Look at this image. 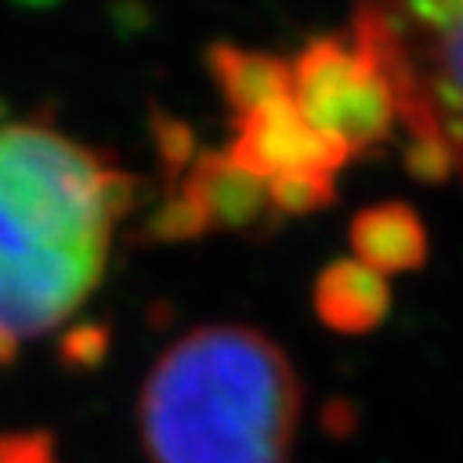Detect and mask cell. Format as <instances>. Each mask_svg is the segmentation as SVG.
Instances as JSON below:
<instances>
[{"label": "cell", "instance_id": "11", "mask_svg": "<svg viewBox=\"0 0 463 463\" xmlns=\"http://www.w3.org/2000/svg\"><path fill=\"white\" fill-rule=\"evenodd\" d=\"M206 231H210L206 220L199 216V210L183 193L175 199H168L165 206H158L155 216L148 220V227H145V233H151L162 244H168V241H193V237H203Z\"/></svg>", "mask_w": 463, "mask_h": 463}, {"label": "cell", "instance_id": "5", "mask_svg": "<svg viewBox=\"0 0 463 463\" xmlns=\"http://www.w3.org/2000/svg\"><path fill=\"white\" fill-rule=\"evenodd\" d=\"M227 155L265 183L281 175H336L354 158L340 141L306 124L292 93L233 114Z\"/></svg>", "mask_w": 463, "mask_h": 463}, {"label": "cell", "instance_id": "10", "mask_svg": "<svg viewBox=\"0 0 463 463\" xmlns=\"http://www.w3.org/2000/svg\"><path fill=\"white\" fill-rule=\"evenodd\" d=\"M279 213H313L333 199V175H281L268 183Z\"/></svg>", "mask_w": 463, "mask_h": 463}, {"label": "cell", "instance_id": "3", "mask_svg": "<svg viewBox=\"0 0 463 463\" xmlns=\"http://www.w3.org/2000/svg\"><path fill=\"white\" fill-rule=\"evenodd\" d=\"M354 34L384 72L412 137L447 145L463 175V17L426 0H357Z\"/></svg>", "mask_w": 463, "mask_h": 463}, {"label": "cell", "instance_id": "14", "mask_svg": "<svg viewBox=\"0 0 463 463\" xmlns=\"http://www.w3.org/2000/svg\"><path fill=\"white\" fill-rule=\"evenodd\" d=\"M107 347H110V333L90 323V326H76L62 340V357L72 367H93L107 357Z\"/></svg>", "mask_w": 463, "mask_h": 463}, {"label": "cell", "instance_id": "8", "mask_svg": "<svg viewBox=\"0 0 463 463\" xmlns=\"http://www.w3.org/2000/svg\"><path fill=\"white\" fill-rule=\"evenodd\" d=\"M350 248L357 261L388 275H405L426 265L430 237L422 220L405 203H381L367 206L350 223Z\"/></svg>", "mask_w": 463, "mask_h": 463}, {"label": "cell", "instance_id": "2", "mask_svg": "<svg viewBox=\"0 0 463 463\" xmlns=\"http://www.w3.org/2000/svg\"><path fill=\"white\" fill-rule=\"evenodd\" d=\"M302 381L285 350L254 326L216 323L155 361L137 402L151 463H288Z\"/></svg>", "mask_w": 463, "mask_h": 463}, {"label": "cell", "instance_id": "9", "mask_svg": "<svg viewBox=\"0 0 463 463\" xmlns=\"http://www.w3.org/2000/svg\"><path fill=\"white\" fill-rule=\"evenodd\" d=\"M210 62H213L216 83L233 107V114L292 93V66L279 55L216 45L210 52Z\"/></svg>", "mask_w": 463, "mask_h": 463}, {"label": "cell", "instance_id": "12", "mask_svg": "<svg viewBox=\"0 0 463 463\" xmlns=\"http://www.w3.org/2000/svg\"><path fill=\"white\" fill-rule=\"evenodd\" d=\"M405 168L412 172L419 183H443L453 175V155L447 145L430 141V137H412V145L405 148Z\"/></svg>", "mask_w": 463, "mask_h": 463}, {"label": "cell", "instance_id": "1", "mask_svg": "<svg viewBox=\"0 0 463 463\" xmlns=\"http://www.w3.org/2000/svg\"><path fill=\"white\" fill-rule=\"evenodd\" d=\"M134 183L66 134L0 128V333L28 340L93 296Z\"/></svg>", "mask_w": 463, "mask_h": 463}, {"label": "cell", "instance_id": "7", "mask_svg": "<svg viewBox=\"0 0 463 463\" xmlns=\"http://www.w3.org/2000/svg\"><path fill=\"white\" fill-rule=\"evenodd\" d=\"M313 309L323 326L344 336L378 330L392 309V285L388 279L367 268L357 258L333 261L319 271L313 288Z\"/></svg>", "mask_w": 463, "mask_h": 463}, {"label": "cell", "instance_id": "13", "mask_svg": "<svg viewBox=\"0 0 463 463\" xmlns=\"http://www.w3.org/2000/svg\"><path fill=\"white\" fill-rule=\"evenodd\" d=\"M0 463H59L52 432H0Z\"/></svg>", "mask_w": 463, "mask_h": 463}, {"label": "cell", "instance_id": "4", "mask_svg": "<svg viewBox=\"0 0 463 463\" xmlns=\"http://www.w3.org/2000/svg\"><path fill=\"white\" fill-rule=\"evenodd\" d=\"M292 66V99L306 124L350 155L378 148L395 128V97L374 55L350 38H316Z\"/></svg>", "mask_w": 463, "mask_h": 463}, {"label": "cell", "instance_id": "6", "mask_svg": "<svg viewBox=\"0 0 463 463\" xmlns=\"http://www.w3.org/2000/svg\"><path fill=\"white\" fill-rule=\"evenodd\" d=\"M183 196L199 210L210 231H261L279 213L268 183L237 165L227 151H206L185 168Z\"/></svg>", "mask_w": 463, "mask_h": 463}]
</instances>
